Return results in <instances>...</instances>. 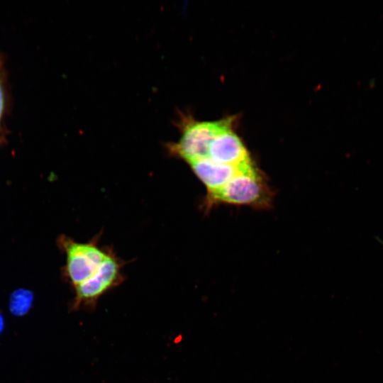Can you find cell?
Instances as JSON below:
<instances>
[{
	"mask_svg": "<svg viewBox=\"0 0 383 383\" xmlns=\"http://www.w3.org/2000/svg\"><path fill=\"white\" fill-rule=\"evenodd\" d=\"M252 162L239 165L218 164L204 158L193 161L189 165L194 174L204 183L207 195L212 194L228 184L241 170Z\"/></svg>",
	"mask_w": 383,
	"mask_h": 383,
	"instance_id": "obj_6",
	"label": "cell"
},
{
	"mask_svg": "<svg viewBox=\"0 0 383 383\" xmlns=\"http://www.w3.org/2000/svg\"><path fill=\"white\" fill-rule=\"evenodd\" d=\"M231 127V119L217 121H186L180 139L170 143V152L187 162L207 158L211 141L223 131Z\"/></svg>",
	"mask_w": 383,
	"mask_h": 383,
	"instance_id": "obj_2",
	"label": "cell"
},
{
	"mask_svg": "<svg viewBox=\"0 0 383 383\" xmlns=\"http://www.w3.org/2000/svg\"><path fill=\"white\" fill-rule=\"evenodd\" d=\"M121 267L119 258L109 250L97 270L87 280L75 287L77 300L89 301L101 295L120 279Z\"/></svg>",
	"mask_w": 383,
	"mask_h": 383,
	"instance_id": "obj_4",
	"label": "cell"
},
{
	"mask_svg": "<svg viewBox=\"0 0 383 383\" xmlns=\"http://www.w3.org/2000/svg\"><path fill=\"white\" fill-rule=\"evenodd\" d=\"M62 244L66 255V273L75 287L97 270L109 251L100 248L96 240L79 243L64 238Z\"/></svg>",
	"mask_w": 383,
	"mask_h": 383,
	"instance_id": "obj_3",
	"label": "cell"
},
{
	"mask_svg": "<svg viewBox=\"0 0 383 383\" xmlns=\"http://www.w3.org/2000/svg\"><path fill=\"white\" fill-rule=\"evenodd\" d=\"M207 158L218 164L234 166L252 162L247 149L231 127L211 141Z\"/></svg>",
	"mask_w": 383,
	"mask_h": 383,
	"instance_id": "obj_5",
	"label": "cell"
},
{
	"mask_svg": "<svg viewBox=\"0 0 383 383\" xmlns=\"http://www.w3.org/2000/svg\"><path fill=\"white\" fill-rule=\"evenodd\" d=\"M270 196L264 177L252 163L221 189L207 195L206 200L209 206L221 203L262 207L270 204Z\"/></svg>",
	"mask_w": 383,
	"mask_h": 383,
	"instance_id": "obj_1",
	"label": "cell"
},
{
	"mask_svg": "<svg viewBox=\"0 0 383 383\" xmlns=\"http://www.w3.org/2000/svg\"><path fill=\"white\" fill-rule=\"evenodd\" d=\"M4 89H3V82H2V75H1V65L0 62V118L4 109Z\"/></svg>",
	"mask_w": 383,
	"mask_h": 383,
	"instance_id": "obj_7",
	"label": "cell"
}]
</instances>
